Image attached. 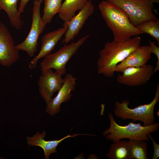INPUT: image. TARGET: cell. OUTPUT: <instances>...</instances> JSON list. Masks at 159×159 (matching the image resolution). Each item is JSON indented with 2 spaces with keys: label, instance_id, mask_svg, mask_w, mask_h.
<instances>
[{
  "label": "cell",
  "instance_id": "cell-1",
  "mask_svg": "<svg viewBox=\"0 0 159 159\" xmlns=\"http://www.w3.org/2000/svg\"><path fill=\"white\" fill-rule=\"evenodd\" d=\"M141 38L138 36L120 42H106L99 52L97 61V72L107 77H112L118 64L140 46Z\"/></svg>",
  "mask_w": 159,
  "mask_h": 159
},
{
  "label": "cell",
  "instance_id": "cell-2",
  "mask_svg": "<svg viewBox=\"0 0 159 159\" xmlns=\"http://www.w3.org/2000/svg\"><path fill=\"white\" fill-rule=\"evenodd\" d=\"M98 8L103 18L113 33V41H125L143 34L130 22L124 12L115 5L103 0L99 3Z\"/></svg>",
  "mask_w": 159,
  "mask_h": 159
},
{
  "label": "cell",
  "instance_id": "cell-3",
  "mask_svg": "<svg viewBox=\"0 0 159 159\" xmlns=\"http://www.w3.org/2000/svg\"><path fill=\"white\" fill-rule=\"evenodd\" d=\"M110 125L109 127L102 132L107 140L113 142L124 138L129 139L149 140L148 134L157 131L159 127L158 123L147 126H141L140 123L132 122L125 126L117 124L115 121L112 112L108 114Z\"/></svg>",
  "mask_w": 159,
  "mask_h": 159
},
{
  "label": "cell",
  "instance_id": "cell-4",
  "mask_svg": "<svg viewBox=\"0 0 159 159\" xmlns=\"http://www.w3.org/2000/svg\"><path fill=\"white\" fill-rule=\"evenodd\" d=\"M116 6L126 15L130 22L137 27L149 21L158 20L154 13V3L159 0H106Z\"/></svg>",
  "mask_w": 159,
  "mask_h": 159
},
{
  "label": "cell",
  "instance_id": "cell-5",
  "mask_svg": "<svg viewBox=\"0 0 159 159\" xmlns=\"http://www.w3.org/2000/svg\"><path fill=\"white\" fill-rule=\"evenodd\" d=\"M159 100V85L157 84L154 97L149 103L131 109L128 107L130 102L128 100H123L120 103L117 100L115 103L113 111L115 116L122 119H132L133 122L140 121L143 123V126H149L155 123L154 109Z\"/></svg>",
  "mask_w": 159,
  "mask_h": 159
},
{
  "label": "cell",
  "instance_id": "cell-6",
  "mask_svg": "<svg viewBox=\"0 0 159 159\" xmlns=\"http://www.w3.org/2000/svg\"><path fill=\"white\" fill-rule=\"evenodd\" d=\"M90 36L87 35L76 42L65 45L56 52L44 57L40 64L42 71L53 69L61 75L64 74L67 71V63Z\"/></svg>",
  "mask_w": 159,
  "mask_h": 159
},
{
  "label": "cell",
  "instance_id": "cell-7",
  "mask_svg": "<svg viewBox=\"0 0 159 159\" xmlns=\"http://www.w3.org/2000/svg\"><path fill=\"white\" fill-rule=\"evenodd\" d=\"M43 0L33 1L32 21L30 31L25 39L15 46L17 50L26 52L30 57H32L37 52L38 39L46 25L43 21L40 14V6Z\"/></svg>",
  "mask_w": 159,
  "mask_h": 159
},
{
  "label": "cell",
  "instance_id": "cell-8",
  "mask_svg": "<svg viewBox=\"0 0 159 159\" xmlns=\"http://www.w3.org/2000/svg\"><path fill=\"white\" fill-rule=\"evenodd\" d=\"M11 35L6 26H0V64L9 67L19 59V51L16 48Z\"/></svg>",
  "mask_w": 159,
  "mask_h": 159
},
{
  "label": "cell",
  "instance_id": "cell-9",
  "mask_svg": "<svg viewBox=\"0 0 159 159\" xmlns=\"http://www.w3.org/2000/svg\"><path fill=\"white\" fill-rule=\"evenodd\" d=\"M63 79V83L57 95L46 104L45 111L50 116H54L60 112L61 104L70 99L72 95L71 92L75 90L76 77L71 74H68Z\"/></svg>",
  "mask_w": 159,
  "mask_h": 159
},
{
  "label": "cell",
  "instance_id": "cell-10",
  "mask_svg": "<svg viewBox=\"0 0 159 159\" xmlns=\"http://www.w3.org/2000/svg\"><path fill=\"white\" fill-rule=\"evenodd\" d=\"M154 68L150 64L125 69L121 75L117 76L118 82L128 86L135 87L146 83L153 75Z\"/></svg>",
  "mask_w": 159,
  "mask_h": 159
},
{
  "label": "cell",
  "instance_id": "cell-11",
  "mask_svg": "<svg viewBox=\"0 0 159 159\" xmlns=\"http://www.w3.org/2000/svg\"><path fill=\"white\" fill-rule=\"evenodd\" d=\"M62 76L52 69L42 72L37 84L39 92L46 104L61 87L63 82Z\"/></svg>",
  "mask_w": 159,
  "mask_h": 159
},
{
  "label": "cell",
  "instance_id": "cell-12",
  "mask_svg": "<svg viewBox=\"0 0 159 159\" xmlns=\"http://www.w3.org/2000/svg\"><path fill=\"white\" fill-rule=\"evenodd\" d=\"M95 6L92 0H89L85 6L80 10L70 21L67 25V29L62 42L65 45L73 40L82 29L86 21L93 13Z\"/></svg>",
  "mask_w": 159,
  "mask_h": 159
},
{
  "label": "cell",
  "instance_id": "cell-13",
  "mask_svg": "<svg viewBox=\"0 0 159 159\" xmlns=\"http://www.w3.org/2000/svg\"><path fill=\"white\" fill-rule=\"evenodd\" d=\"M67 28V26H63L48 32L43 36L42 39V46L39 53L29 64L28 67L32 69L36 67L39 59L50 54L58 42L65 33Z\"/></svg>",
  "mask_w": 159,
  "mask_h": 159
},
{
  "label": "cell",
  "instance_id": "cell-14",
  "mask_svg": "<svg viewBox=\"0 0 159 159\" xmlns=\"http://www.w3.org/2000/svg\"><path fill=\"white\" fill-rule=\"evenodd\" d=\"M151 54L149 46H140L118 64L115 72H122L125 69L129 67L144 66L151 58Z\"/></svg>",
  "mask_w": 159,
  "mask_h": 159
},
{
  "label": "cell",
  "instance_id": "cell-15",
  "mask_svg": "<svg viewBox=\"0 0 159 159\" xmlns=\"http://www.w3.org/2000/svg\"><path fill=\"white\" fill-rule=\"evenodd\" d=\"M84 134H74L72 135H68L59 140H46L44 138L46 135V131H43L41 133L37 132L32 137L27 136L26 141L29 146H39L43 150L45 159H48L50 155L53 153H56V149L60 143L65 139L70 138H74L79 135Z\"/></svg>",
  "mask_w": 159,
  "mask_h": 159
},
{
  "label": "cell",
  "instance_id": "cell-16",
  "mask_svg": "<svg viewBox=\"0 0 159 159\" xmlns=\"http://www.w3.org/2000/svg\"><path fill=\"white\" fill-rule=\"evenodd\" d=\"M89 0H65L62 4L59 16L64 22L63 26H67L71 19L75 15L77 11L80 10Z\"/></svg>",
  "mask_w": 159,
  "mask_h": 159
},
{
  "label": "cell",
  "instance_id": "cell-17",
  "mask_svg": "<svg viewBox=\"0 0 159 159\" xmlns=\"http://www.w3.org/2000/svg\"><path fill=\"white\" fill-rule=\"evenodd\" d=\"M18 1L0 0V11L3 10L6 12L12 26L20 30L23 25V22L17 8Z\"/></svg>",
  "mask_w": 159,
  "mask_h": 159
},
{
  "label": "cell",
  "instance_id": "cell-18",
  "mask_svg": "<svg viewBox=\"0 0 159 159\" xmlns=\"http://www.w3.org/2000/svg\"><path fill=\"white\" fill-rule=\"evenodd\" d=\"M106 156L111 159H132L129 141L119 140L113 142Z\"/></svg>",
  "mask_w": 159,
  "mask_h": 159
},
{
  "label": "cell",
  "instance_id": "cell-19",
  "mask_svg": "<svg viewBox=\"0 0 159 159\" xmlns=\"http://www.w3.org/2000/svg\"><path fill=\"white\" fill-rule=\"evenodd\" d=\"M62 0H44L42 19L45 24L50 23L54 16L59 12L62 4Z\"/></svg>",
  "mask_w": 159,
  "mask_h": 159
},
{
  "label": "cell",
  "instance_id": "cell-20",
  "mask_svg": "<svg viewBox=\"0 0 159 159\" xmlns=\"http://www.w3.org/2000/svg\"><path fill=\"white\" fill-rule=\"evenodd\" d=\"M132 159H148V145L144 140L129 139Z\"/></svg>",
  "mask_w": 159,
  "mask_h": 159
},
{
  "label": "cell",
  "instance_id": "cell-21",
  "mask_svg": "<svg viewBox=\"0 0 159 159\" xmlns=\"http://www.w3.org/2000/svg\"><path fill=\"white\" fill-rule=\"evenodd\" d=\"M142 33H147L155 38L159 44V20L149 21L137 26Z\"/></svg>",
  "mask_w": 159,
  "mask_h": 159
},
{
  "label": "cell",
  "instance_id": "cell-22",
  "mask_svg": "<svg viewBox=\"0 0 159 159\" xmlns=\"http://www.w3.org/2000/svg\"><path fill=\"white\" fill-rule=\"evenodd\" d=\"M148 42L151 53L154 54L156 56L157 59L156 66L153 70V74L155 72L159 70V47L155 45V43L154 41L148 40Z\"/></svg>",
  "mask_w": 159,
  "mask_h": 159
},
{
  "label": "cell",
  "instance_id": "cell-23",
  "mask_svg": "<svg viewBox=\"0 0 159 159\" xmlns=\"http://www.w3.org/2000/svg\"><path fill=\"white\" fill-rule=\"evenodd\" d=\"M148 136L151 140L154 147V151L152 159H157L159 156V145L154 140L151 133H149Z\"/></svg>",
  "mask_w": 159,
  "mask_h": 159
},
{
  "label": "cell",
  "instance_id": "cell-24",
  "mask_svg": "<svg viewBox=\"0 0 159 159\" xmlns=\"http://www.w3.org/2000/svg\"><path fill=\"white\" fill-rule=\"evenodd\" d=\"M29 1V0H20L18 11L20 15L24 12L26 6Z\"/></svg>",
  "mask_w": 159,
  "mask_h": 159
},
{
  "label": "cell",
  "instance_id": "cell-25",
  "mask_svg": "<svg viewBox=\"0 0 159 159\" xmlns=\"http://www.w3.org/2000/svg\"><path fill=\"white\" fill-rule=\"evenodd\" d=\"M1 23V21L0 20V26Z\"/></svg>",
  "mask_w": 159,
  "mask_h": 159
}]
</instances>
